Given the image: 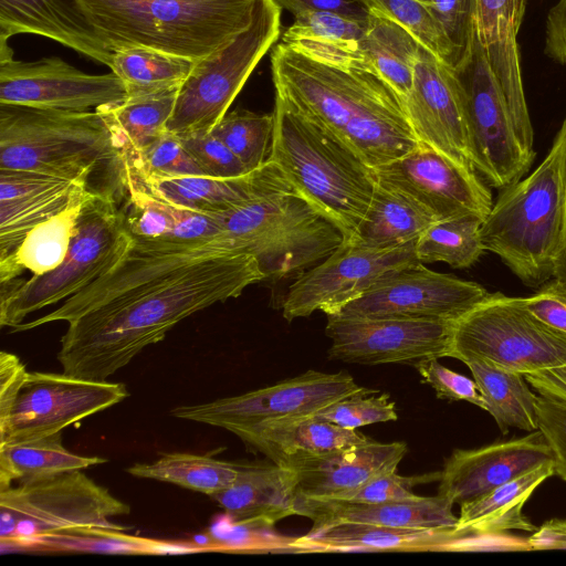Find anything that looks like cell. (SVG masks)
Listing matches in <instances>:
<instances>
[{
    "label": "cell",
    "mask_w": 566,
    "mask_h": 566,
    "mask_svg": "<svg viewBox=\"0 0 566 566\" xmlns=\"http://www.w3.org/2000/svg\"><path fill=\"white\" fill-rule=\"evenodd\" d=\"M178 90L132 95L119 103L95 109L111 132L118 153V163L133 161L167 132Z\"/></svg>",
    "instance_id": "cell-33"
},
{
    "label": "cell",
    "mask_w": 566,
    "mask_h": 566,
    "mask_svg": "<svg viewBox=\"0 0 566 566\" xmlns=\"http://www.w3.org/2000/svg\"><path fill=\"white\" fill-rule=\"evenodd\" d=\"M413 367L420 375L421 381L436 391L437 398L451 401L464 400L484 409V400L474 379L444 367L438 358L418 361Z\"/></svg>",
    "instance_id": "cell-51"
},
{
    "label": "cell",
    "mask_w": 566,
    "mask_h": 566,
    "mask_svg": "<svg viewBox=\"0 0 566 566\" xmlns=\"http://www.w3.org/2000/svg\"><path fill=\"white\" fill-rule=\"evenodd\" d=\"M238 475L227 489L213 494L233 522L273 525L295 515L297 476L293 469L274 462L237 463Z\"/></svg>",
    "instance_id": "cell-30"
},
{
    "label": "cell",
    "mask_w": 566,
    "mask_h": 566,
    "mask_svg": "<svg viewBox=\"0 0 566 566\" xmlns=\"http://www.w3.org/2000/svg\"><path fill=\"white\" fill-rule=\"evenodd\" d=\"M269 159L348 242L364 219L377 178L352 149L275 94Z\"/></svg>",
    "instance_id": "cell-3"
},
{
    "label": "cell",
    "mask_w": 566,
    "mask_h": 566,
    "mask_svg": "<svg viewBox=\"0 0 566 566\" xmlns=\"http://www.w3.org/2000/svg\"><path fill=\"white\" fill-rule=\"evenodd\" d=\"M370 3L373 8L406 29L421 45L452 66L451 44L427 3L419 0H370Z\"/></svg>",
    "instance_id": "cell-45"
},
{
    "label": "cell",
    "mask_w": 566,
    "mask_h": 566,
    "mask_svg": "<svg viewBox=\"0 0 566 566\" xmlns=\"http://www.w3.org/2000/svg\"><path fill=\"white\" fill-rule=\"evenodd\" d=\"M275 94L352 149L370 168L421 142L400 96L377 74L313 59L283 42L271 53Z\"/></svg>",
    "instance_id": "cell-2"
},
{
    "label": "cell",
    "mask_w": 566,
    "mask_h": 566,
    "mask_svg": "<svg viewBox=\"0 0 566 566\" xmlns=\"http://www.w3.org/2000/svg\"><path fill=\"white\" fill-rule=\"evenodd\" d=\"M474 534L455 527L409 528L337 523L291 538L289 553L459 552L472 549Z\"/></svg>",
    "instance_id": "cell-24"
},
{
    "label": "cell",
    "mask_w": 566,
    "mask_h": 566,
    "mask_svg": "<svg viewBox=\"0 0 566 566\" xmlns=\"http://www.w3.org/2000/svg\"><path fill=\"white\" fill-rule=\"evenodd\" d=\"M28 374L17 355L0 353V424L7 420Z\"/></svg>",
    "instance_id": "cell-55"
},
{
    "label": "cell",
    "mask_w": 566,
    "mask_h": 566,
    "mask_svg": "<svg viewBox=\"0 0 566 566\" xmlns=\"http://www.w3.org/2000/svg\"><path fill=\"white\" fill-rule=\"evenodd\" d=\"M263 280L252 254L202 253L70 322L57 360L67 375L106 380L180 321Z\"/></svg>",
    "instance_id": "cell-1"
},
{
    "label": "cell",
    "mask_w": 566,
    "mask_h": 566,
    "mask_svg": "<svg viewBox=\"0 0 566 566\" xmlns=\"http://www.w3.org/2000/svg\"><path fill=\"white\" fill-rule=\"evenodd\" d=\"M280 35L281 8L274 0H258L244 30L196 61L178 90L167 132L179 137L210 133Z\"/></svg>",
    "instance_id": "cell-9"
},
{
    "label": "cell",
    "mask_w": 566,
    "mask_h": 566,
    "mask_svg": "<svg viewBox=\"0 0 566 566\" xmlns=\"http://www.w3.org/2000/svg\"><path fill=\"white\" fill-rule=\"evenodd\" d=\"M366 392L377 390L359 386L345 370H307L242 395L206 403L178 406L170 410V415L233 433L271 420L314 415L339 399Z\"/></svg>",
    "instance_id": "cell-12"
},
{
    "label": "cell",
    "mask_w": 566,
    "mask_h": 566,
    "mask_svg": "<svg viewBox=\"0 0 566 566\" xmlns=\"http://www.w3.org/2000/svg\"><path fill=\"white\" fill-rule=\"evenodd\" d=\"M118 167L129 171L154 196L208 216L229 211L260 196L294 191L281 169L270 159L248 175L228 179L205 175L143 178Z\"/></svg>",
    "instance_id": "cell-26"
},
{
    "label": "cell",
    "mask_w": 566,
    "mask_h": 566,
    "mask_svg": "<svg viewBox=\"0 0 566 566\" xmlns=\"http://www.w3.org/2000/svg\"><path fill=\"white\" fill-rule=\"evenodd\" d=\"M118 164L97 111L65 112L0 104V170H24L88 185L103 163Z\"/></svg>",
    "instance_id": "cell-6"
},
{
    "label": "cell",
    "mask_w": 566,
    "mask_h": 566,
    "mask_svg": "<svg viewBox=\"0 0 566 566\" xmlns=\"http://www.w3.org/2000/svg\"><path fill=\"white\" fill-rule=\"evenodd\" d=\"M196 60L144 46L125 48L113 53L111 65L124 83L127 96L179 88Z\"/></svg>",
    "instance_id": "cell-40"
},
{
    "label": "cell",
    "mask_w": 566,
    "mask_h": 566,
    "mask_svg": "<svg viewBox=\"0 0 566 566\" xmlns=\"http://www.w3.org/2000/svg\"><path fill=\"white\" fill-rule=\"evenodd\" d=\"M179 138L205 176L228 179L250 174L232 150L213 134H191Z\"/></svg>",
    "instance_id": "cell-49"
},
{
    "label": "cell",
    "mask_w": 566,
    "mask_h": 566,
    "mask_svg": "<svg viewBox=\"0 0 566 566\" xmlns=\"http://www.w3.org/2000/svg\"><path fill=\"white\" fill-rule=\"evenodd\" d=\"M450 322L327 316L328 358L348 364H410L450 357Z\"/></svg>",
    "instance_id": "cell-18"
},
{
    "label": "cell",
    "mask_w": 566,
    "mask_h": 566,
    "mask_svg": "<svg viewBox=\"0 0 566 566\" xmlns=\"http://www.w3.org/2000/svg\"><path fill=\"white\" fill-rule=\"evenodd\" d=\"M416 241L392 248L370 249L348 243L303 273L290 286L282 303L283 317L291 322L315 311L328 315L370 290L377 283L421 263Z\"/></svg>",
    "instance_id": "cell-14"
},
{
    "label": "cell",
    "mask_w": 566,
    "mask_h": 566,
    "mask_svg": "<svg viewBox=\"0 0 566 566\" xmlns=\"http://www.w3.org/2000/svg\"><path fill=\"white\" fill-rule=\"evenodd\" d=\"M281 9L293 15L301 11L337 13L357 21L368 22L371 13L370 0H274Z\"/></svg>",
    "instance_id": "cell-54"
},
{
    "label": "cell",
    "mask_w": 566,
    "mask_h": 566,
    "mask_svg": "<svg viewBox=\"0 0 566 566\" xmlns=\"http://www.w3.org/2000/svg\"><path fill=\"white\" fill-rule=\"evenodd\" d=\"M92 191H80L56 214L34 227L23 239L13 256L0 264V285L8 284L28 270L41 275L57 268L74 238L82 209Z\"/></svg>",
    "instance_id": "cell-35"
},
{
    "label": "cell",
    "mask_w": 566,
    "mask_h": 566,
    "mask_svg": "<svg viewBox=\"0 0 566 566\" xmlns=\"http://www.w3.org/2000/svg\"><path fill=\"white\" fill-rule=\"evenodd\" d=\"M373 169L378 182L412 198L437 220L463 214L484 220L493 206L489 185L473 168L422 143Z\"/></svg>",
    "instance_id": "cell-17"
},
{
    "label": "cell",
    "mask_w": 566,
    "mask_h": 566,
    "mask_svg": "<svg viewBox=\"0 0 566 566\" xmlns=\"http://www.w3.org/2000/svg\"><path fill=\"white\" fill-rule=\"evenodd\" d=\"M87 187L39 172L0 170V264L13 256L34 227Z\"/></svg>",
    "instance_id": "cell-28"
},
{
    "label": "cell",
    "mask_w": 566,
    "mask_h": 566,
    "mask_svg": "<svg viewBox=\"0 0 566 566\" xmlns=\"http://www.w3.org/2000/svg\"><path fill=\"white\" fill-rule=\"evenodd\" d=\"M524 0H475V35L503 91L515 133L535 155L534 133L525 98L517 35Z\"/></svg>",
    "instance_id": "cell-23"
},
{
    "label": "cell",
    "mask_w": 566,
    "mask_h": 566,
    "mask_svg": "<svg viewBox=\"0 0 566 566\" xmlns=\"http://www.w3.org/2000/svg\"><path fill=\"white\" fill-rule=\"evenodd\" d=\"M118 181L127 192L122 208L133 247L145 251H230L216 216L169 203L150 193L126 169Z\"/></svg>",
    "instance_id": "cell-21"
},
{
    "label": "cell",
    "mask_w": 566,
    "mask_h": 566,
    "mask_svg": "<svg viewBox=\"0 0 566 566\" xmlns=\"http://www.w3.org/2000/svg\"><path fill=\"white\" fill-rule=\"evenodd\" d=\"M106 48L200 60L252 21L258 0H82Z\"/></svg>",
    "instance_id": "cell-4"
},
{
    "label": "cell",
    "mask_w": 566,
    "mask_h": 566,
    "mask_svg": "<svg viewBox=\"0 0 566 566\" xmlns=\"http://www.w3.org/2000/svg\"><path fill=\"white\" fill-rule=\"evenodd\" d=\"M274 114L237 109L227 113L210 132L222 140L251 172L270 157Z\"/></svg>",
    "instance_id": "cell-44"
},
{
    "label": "cell",
    "mask_w": 566,
    "mask_h": 566,
    "mask_svg": "<svg viewBox=\"0 0 566 566\" xmlns=\"http://www.w3.org/2000/svg\"><path fill=\"white\" fill-rule=\"evenodd\" d=\"M402 102L422 144L473 168L465 91L454 67L421 45L412 85Z\"/></svg>",
    "instance_id": "cell-20"
},
{
    "label": "cell",
    "mask_w": 566,
    "mask_h": 566,
    "mask_svg": "<svg viewBox=\"0 0 566 566\" xmlns=\"http://www.w3.org/2000/svg\"><path fill=\"white\" fill-rule=\"evenodd\" d=\"M12 551L155 555L185 553L187 547L186 544H170L129 535L120 530L81 526L33 536L14 544L8 552Z\"/></svg>",
    "instance_id": "cell-37"
},
{
    "label": "cell",
    "mask_w": 566,
    "mask_h": 566,
    "mask_svg": "<svg viewBox=\"0 0 566 566\" xmlns=\"http://www.w3.org/2000/svg\"><path fill=\"white\" fill-rule=\"evenodd\" d=\"M406 453L405 442L370 439L325 455L295 460L283 467L295 471L298 496L344 500L373 479L395 472Z\"/></svg>",
    "instance_id": "cell-25"
},
{
    "label": "cell",
    "mask_w": 566,
    "mask_h": 566,
    "mask_svg": "<svg viewBox=\"0 0 566 566\" xmlns=\"http://www.w3.org/2000/svg\"><path fill=\"white\" fill-rule=\"evenodd\" d=\"M126 97L125 85L114 72L87 74L56 56L0 60V104L88 112Z\"/></svg>",
    "instance_id": "cell-19"
},
{
    "label": "cell",
    "mask_w": 566,
    "mask_h": 566,
    "mask_svg": "<svg viewBox=\"0 0 566 566\" xmlns=\"http://www.w3.org/2000/svg\"><path fill=\"white\" fill-rule=\"evenodd\" d=\"M133 476L172 483L210 497L230 486L238 465L210 455L174 452L151 463H136L126 469Z\"/></svg>",
    "instance_id": "cell-41"
},
{
    "label": "cell",
    "mask_w": 566,
    "mask_h": 566,
    "mask_svg": "<svg viewBox=\"0 0 566 566\" xmlns=\"http://www.w3.org/2000/svg\"><path fill=\"white\" fill-rule=\"evenodd\" d=\"M560 160L562 142L556 135L539 166L501 190L480 229L484 250L531 287L555 275L564 229Z\"/></svg>",
    "instance_id": "cell-5"
},
{
    "label": "cell",
    "mask_w": 566,
    "mask_h": 566,
    "mask_svg": "<svg viewBox=\"0 0 566 566\" xmlns=\"http://www.w3.org/2000/svg\"><path fill=\"white\" fill-rule=\"evenodd\" d=\"M450 357L523 375L566 365V336L542 323L522 297L489 295L453 323Z\"/></svg>",
    "instance_id": "cell-10"
},
{
    "label": "cell",
    "mask_w": 566,
    "mask_h": 566,
    "mask_svg": "<svg viewBox=\"0 0 566 566\" xmlns=\"http://www.w3.org/2000/svg\"><path fill=\"white\" fill-rule=\"evenodd\" d=\"M436 221L407 195L377 181L369 208L348 244L370 249L399 247L417 239Z\"/></svg>",
    "instance_id": "cell-34"
},
{
    "label": "cell",
    "mask_w": 566,
    "mask_h": 566,
    "mask_svg": "<svg viewBox=\"0 0 566 566\" xmlns=\"http://www.w3.org/2000/svg\"><path fill=\"white\" fill-rule=\"evenodd\" d=\"M20 33L52 39L111 67L109 51L82 0H0V44Z\"/></svg>",
    "instance_id": "cell-27"
},
{
    "label": "cell",
    "mask_w": 566,
    "mask_h": 566,
    "mask_svg": "<svg viewBox=\"0 0 566 566\" xmlns=\"http://www.w3.org/2000/svg\"><path fill=\"white\" fill-rule=\"evenodd\" d=\"M440 476L441 471L412 476H402L396 471L389 472L373 479L342 501L377 504L411 500L419 496L412 491L416 485L440 480Z\"/></svg>",
    "instance_id": "cell-50"
},
{
    "label": "cell",
    "mask_w": 566,
    "mask_h": 566,
    "mask_svg": "<svg viewBox=\"0 0 566 566\" xmlns=\"http://www.w3.org/2000/svg\"><path fill=\"white\" fill-rule=\"evenodd\" d=\"M118 166L143 178L203 175L180 138L169 132L146 147L133 161L118 163Z\"/></svg>",
    "instance_id": "cell-46"
},
{
    "label": "cell",
    "mask_w": 566,
    "mask_h": 566,
    "mask_svg": "<svg viewBox=\"0 0 566 566\" xmlns=\"http://www.w3.org/2000/svg\"><path fill=\"white\" fill-rule=\"evenodd\" d=\"M107 462L105 458L73 453L62 443V432L42 439L0 446V490L13 481L39 480Z\"/></svg>",
    "instance_id": "cell-39"
},
{
    "label": "cell",
    "mask_w": 566,
    "mask_h": 566,
    "mask_svg": "<svg viewBox=\"0 0 566 566\" xmlns=\"http://www.w3.org/2000/svg\"><path fill=\"white\" fill-rule=\"evenodd\" d=\"M555 474V460L460 505L457 531L491 536L506 531L535 532L537 527L523 514V506L535 489Z\"/></svg>",
    "instance_id": "cell-32"
},
{
    "label": "cell",
    "mask_w": 566,
    "mask_h": 566,
    "mask_svg": "<svg viewBox=\"0 0 566 566\" xmlns=\"http://www.w3.org/2000/svg\"><path fill=\"white\" fill-rule=\"evenodd\" d=\"M472 373L486 410L499 429L506 434L510 428L527 432L538 429L537 395L528 387L523 374L501 369L479 359L464 361Z\"/></svg>",
    "instance_id": "cell-38"
},
{
    "label": "cell",
    "mask_w": 566,
    "mask_h": 566,
    "mask_svg": "<svg viewBox=\"0 0 566 566\" xmlns=\"http://www.w3.org/2000/svg\"><path fill=\"white\" fill-rule=\"evenodd\" d=\"M541 396L566 405V365L524 375Z\"/></svg>",
    "instance_id": "cell-56"
},
{
    "label": "cell",
    "mask_w": 566,
    "mask_h": 566,
    "mask_svg": "<svg viewBox=\"0 0 566 566\" xmlns=\"http://www.w3.org/2000/svg\"><path fill=\"white\" fill-rule=\"evenodd\" d=\"M562 142V178H563V191H564V229L563 240L559 251V255L556 263L555 279H558L566 283V117L557 133Z\"/></svg>",
    "instance_id": "cell-58"
},
{
    "label": "cell",
    "mask_w": 566,
    "mask_h": 566,
    "mask_svg": "<svg viewBox=\"0 0 566 566\" xmlns=\"http://www.w3.org/2000/svg\"><path fill=\"white\" fill-rule=\"evenodd\" d=\"M376 394H356L339 399L314 415L347 429L397 420L396 405L389 395Z\"/></svg>",
    "instance_id": "cell-48"
},
{
    "label": "cell",
    "mask_w": 566,
    "mask_h": 566,
    "mask_svg": "<svg viewBox=\"0 0 566 566\" xmlns=\"http://www.w3.org/2000/svg\"><path fill=\"white\" fill-rule=\"evenodd\" d=\"M453 502L436 496L377 504L352 503L297 495L295 515L310 518L312 528L337 523H364L390 527L441 528L455 527L458 516L452 512Z\"/></svg>",
    "instance_id": "cell-29"
},
{
    "label": "cell",
    "mask_w": 566,
    "mask_h": 566,
    "mask_svg": "<svg viewBox=\"0 0 566 566\" xmlns=\"http://www.w3.org/2000/svg\"><path fill=\"white\" fill-rule=\"evenodd\" d=\"M368 22L337 13L301 11L286 29L281 42L307 55L354 44L366 33Z\"/></svg>",
    "instance_id": "cell-43"
},
{
    "label": "cell",
    "mask_w": 566,
    "mask_h": 566,
    "mask_svg": "<svg viewBox=\"0 0 566 566\" xmlns=\"http://www.w3.org/2000/svg\"><path fill=\"white\" fill-rule=\"evenodd\" d=\"M528 549H566V518H552L526 539Z\"/></svg>",
    "instance_id": "cell-57"
},
{
    "label": "cell",
    "mask_w": 566,
    "mask_h": 566,
    "mask_svg": "<svg viewBox=\"0 0 566 566\" xmlns=\"http://www.w3.org/2000/svg\"><path fill=\"white\" fill-rule=\"evenodd\" d=\"M462 81L472 165L491 187L503 189L528 171L535 155L522 146L503 91L478 42L470 59L457 70Z\"/></svg>",
    "instance_id": "cell-13"
},
{
    "label": "cell",
    "mask_w": 566,
    "mask_h": 566,
    "mask_svg": "<svg viewBox=\"0 0 566 566\" xmlns=\"http://www.w3.org/2000/svg\"><path fill=\"white\" fill-rule=\"evenodd\" d=\"M419 1H421V2H429V1H431V0H419Z\"/></svg>",
    "instance_id": "cell-59"
},
{
    "label": "cell",
    "mask_w": 566,
    "mask_h": 566,
    "mask_svg": "<svg viewBox=\"0 0 566 566\" xmlns=\"http://www.w3.org/2000/svg\"><path fill=\"white\" fill-rule=\"evenodd\" d=\"M488 295L475 282L419 263L377 283L328 316L454 323Z\"/></svg>",
    "instance_id": "cell-16"
},
{
    "label": "cell",
    "mask_w": 566,
    "mask_h": 566,
    "mask_svg": "<svg viewBox=\"0 0 566 566\" xmlns=\"http://www.w3.org/2000/svg\"><path fill=\"white\" fill-rule=\"evenodd\" d=\"M527 311L551 328L566 336V283L553 277L527 296L522 297Z\"/></svg>",
    "instance_id": "cell-53"
},
{
    "label": "cell",
    "mask_w": 566,
    "mask_h": 566,
    "mask_svg": "<svg viewBox=\"0 0 566 566\" xmlns=\"http://www.w3.org/2000/svg\"><path fill=\"white\" fill-rule=\"evenodd\" d=\"M483 219L463 214L438 220L416 241L421 263L443 262L455 269L470 268L485 252L480 237Z\"/></svg>",
    "instance_id": "cell-42"
},
{
    "label": "cell",
    "mask_w": 566,
    "mask_h": 566,
    "mask_svg": "<svg viewBox=\"0 0 566 566\" xmlns=\"http://www.w3.org/2000/svg\"><path fill=\"white\" fill-rule=\"evenodd\" d=\"M538 429L545 436L555 458V474L566 481V405L538 395Z\"/></svg>",
    "instance_id": "cell-52"
},
{
    "label": "cell",
    "mask_w": 566,
    "mask_h": 566,
    "mask_svg": "<svg viewBox=\"0 0 566 566\" xmlns=\"http://www.w3.org/2000/svg\"><path fill=\"white\" fill-rule=\"evenodd\" d=\"M551 460L553 450L539 429L475 449H455L444 462L438 494L461 505Z\"/></svg>",
    "instance_id": "cell-22"
},
{
    "label": "cell",
    "mask_w": 566,
    "mask_h": 566,
    "mask_svg": "<svg viewBox=\"0 0 566 566\" xmlns=\"http://www.w3.org/2000/svg\"><path fill=\"white\" fill-rule=\"evenodd\" d=\"M128 396L122 382L29 371L7 420L0 424V446L60 433Z\"/></svg>",
    "instance_id": "cell-15"
},
{
    "label": "cell",
    "mask_w": 566,
    "mask_h": 566,
    "mask_svg": "<svg viewBox=\"0 0 566 566\" xmlns=\"http://www.w3.org/2000/svg\"><path fill=\"white\" fill-rule=\"evenodd\" d=\"M213 216L229 250L254 255L265 280L301 276L343 242L340 231L294 191L260 196Z\"/></svg>",
    "instance_id": "cell-7"
},
{
    "label": "cell",
    "mask_w": 566,
    "mask_h": 566,
    "mask_svg": "<svg viewBox=\"0 0 566 566\" xmlns=\"http://www.w3.org/2000/svg\"><path fill=\"white\" fill-rule=\"evenodd\" d=\"M132 245L113 195L92 191L62 263L44 274L1 285V327L13 328L31 313L73 296L118 264Z\"/></svg>",
    "instance_id": "cell-8"
},
{
    "label": "cell",
    "mask_w": 566,
    "mask_h": 566,
    "mask_svg": "<svg viewBox=\"0 0 566 566\" xmlns=\"http://www.w3.org/2000/svg\"><path fill=\"white\" fill-rule=\"evenodd\" d=\"M428 8L439 21L452 48V66L465 65L475 41V0H431Z\"/></svg>",
    "instance_id": "cell-47"
},
{
    "label": "cell",
    "mask_w": 566,
    "mask_h": 566,
    "mask_svg": "<svg viewBox=\"0 0 566 566\" xmlns=\"http://www.w3.org/2000/svg\"><path fill=\"white\" fill-rule=\"evenodd\" d=\"M251 450L279 465L365 443L369 437L316 415L281 418L233 432Z\"/></svg>",
    "instance_id": "cell-31"
},
{
    "label": "cell",
    "mask_w": 566,
    "mask_h": 566,
    "mask_svg": "<svg viewBox=\"0 0 566 566\" xmlns=\"http://www.w3.org/2000/svg\"><path fill=\"white\" fill-rule=\"evenodd\" d=\"M420 46L406 29L373 8L358 50L366 70L380 76L403 101L412 85Z\"/></svg>",
    "instance_id": "cell-36"
},
{
    "label": "cell",
    "mask_w": 566,
    "mask_h": 566,
    "mask_svg": "<svg viewBox=\"0 0 566 566\" xmlns=\"http://www.w3.org/2000/svg\"><path fill=\"white\" fill-rule=\"evenodd\" d=\"M130 507L82 470L20 482L0 490L2 553L33 536L81 526L125 531L113 523Z\"/></svg>",
    "instance_id": "cell-11"
}]
</instances>
